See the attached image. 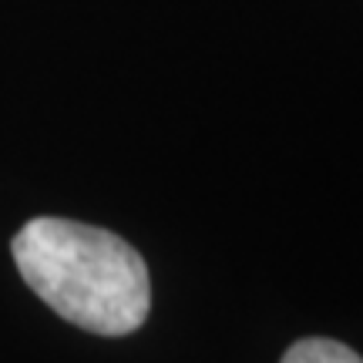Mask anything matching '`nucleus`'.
Returning a JSON list of instances; mask_svg holds the SVG:
<instances>
[{
  "label": "nucleus",
  "instance_id": "nucleus-1",
  "mask_svg": "<svg viewBox=\"0 0 363 363\" xmlns=\"http://www.w3.org/2000/svg\"><path fill=\"white\" fill-rule=\"evenodd\" d=\"M11 252L24 283L67 323L128 337L148 320V266L121 235L44 216L13 235Z\"/></svg>",
  "mask_w": 363,
  "mask_h": 363
},
{
  "label": "nucleus",
  "instance_id": "nucleus-2",
  "mask_svg": "<svg viewBox=\"0 0 363 363\" xmlns=\"http://www.w3.org/2000/svg\"><path fill=\"white\" fill-rule=\"evenodd\" d=\"M279 363H363L360 353H353L350 347H343L337 340H323V337H310L293 343L283 353Z\"/></svg>",
  "mask_w": 363,
  "mask_h": 363
}]
</instances>
